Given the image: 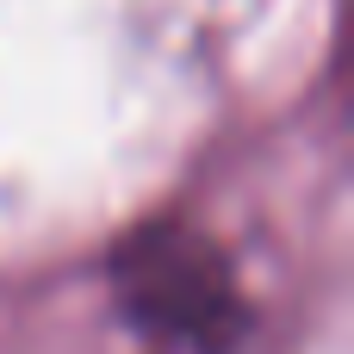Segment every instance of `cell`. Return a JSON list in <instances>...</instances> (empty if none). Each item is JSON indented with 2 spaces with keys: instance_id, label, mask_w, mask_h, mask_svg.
<instances>
[{
  "instance_id": "cell-1",
  "label": "cell",
  "mask_w": 354,
  "mask_h": 354,
  "mask_svg": "<svg viewBox=\"0 0 354 354\" xmlns=\"http://www.w3.org/2000/svg\"><path fill=\"white\" fill-rule=\"evenodd\" d=\"M118 292L131 305V317L156 336V342H180L187 354L224 348L243 330V305L230 274L218 268L212 243H180V236H156L143 243L124 268H118Z\"/></svg>"
}]
</instances>
